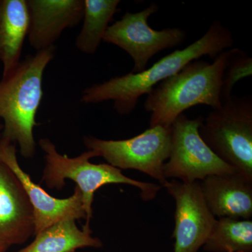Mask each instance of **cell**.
I'll use <instances>...</instances> for the list:
<instances>
[{
	"mask_svg": "<svg viewBox=\"0 0 252 252\" xmlns=\"http://www.w3.org/2000/svg\"><path fill=\"white\" fill-rule=\"evenodd\" d=\"M234 39L229 30L215 21L198 40L182 50H176L159 60L149 69L130 72L86 88L81 94L84 104L113 101L120 115H128L138 104L141 96L147 94L158 84L182 70L187 64L203 56L214 60L231 47Z\"/></svg>",
	"mask_w": 252,
	"mask_h": 252,
	"instance_id": "obj_1",
	"label": "cell"
},
{
	"mask_svg": "<svg viewBox=\"0 0 252 252\" xmlns=\"http://www.w3.org/2000/svg\"><path fill=\"white\" fill-rule=\"evenodd\" d=\"M56 54L55 46L28 55L0 81V118L4 121L1 137L18 144L23 157L36 154L34 127L43 97V77Z\"/></svg>",
	"mask_w": 252,
	"mask_h": 252,
	"instance_id": "obj_2",
	"label": "cell"
},
{
	"mask_svg": "<svg viewBox=\"0 0 252 252\" xmlns=\"http://www.w3.org/2000/svg\"><path fill=\"white\" fill-rule=\"evenodd\" d=\"M229 55L230 49L225 50L212 63L195 60L156 86L144 102V109L151 113L149 127H171L179 116L198 104L220 108L222 79Z\"/></svg>",
	"mask_w": 252,
	"mask_h": 252,
	"instance_id": "obj_3",
	"label": "cell"
},
{
	"mask_svg": "<svg viewBox=\"0 0 252 252\" xmlns=\"http://www.w3.org/2000/svg\"><path fill=\"white\" fill-rule=\"evenodd\" d=\"M39 145L44 152L46 165L42 180L49 189L61 190L65 180L76 183L82 195L83 206L86 212V224L83 229L91 230L90 221L93 217V203L96 190L106 185L123 184L140 189L144 200H153L161 187L146 183L126 177L122 170L109 164H94L89 161L96 157L91 150L77 157L69 158L60 154L55 144L47 138L41 139Z\"/></svg>",
	"mask_w": 252,
	"mask_h": 252,
	"instance_id": "obj_4",
	"label": "cell"
},
{
	"mask_svg": "<svg viewBox=\"0 0 252 252\" xmlns=\"http://www.w3.org/2000/svg\"><path fill=\"white\" fill-rule=\"evenodd\" d=\"M202 140L217 157L252 180V99L232 95L212 109L199 128Z\"/></svg>",
	"mask_w": 252,
	"mask_h": 252,
	"instance_id": "obj_5",
	"label": "cell"
},
{
	"mask_svg": "<svg viewBox=\"0 0 252 252\" xmlns=\"http://www.w3.org/2000/svg\"><path fill=\"white\" fill-rule=\"evenodd\" d=\"M171 139V127L154 126L126 140L86 136L84 143L88 150L94 152L96 157L103 158L112 166L144 172L163 186L168 181L163 175V165L170 156Z\"/></svg>",
	"mask_w": 252,
	"mask_h": 252,
	"instance_id": "obj_6",
	"label": "cell"
},
{
	"mask_svg": "<svg viewBox=\"0 0 252 252\" xmlns=\"http://www.w3.org/2000/svg\"><path fill=\"white\" fill-rule=\"evenodd\" d=\"M204 118L181 114L171 126V149L163 165V175L181 182L203 181L210 175L238 172L223 161L202 140L199 128Z\"/></svg>",
	"mask_w": 252,
	"mask_h": 252,
	"instance_id": "obj_7",
	"label": "cell"
},
{
	"mask_svg": "<svg viewBox=\"0 0 252 252\" xmlns=\"http://www.w3.org/2000/svg\"><path fill=\"white\" fill-rule=\"evenodd\" d=\"M159 10L157 4H151L140 12H127L119 21L109 26L103 41L125 51L132 58L134 67L130 72L145 70L155 55L163 50L180 46L185 40L187 32L180 28L152 29L149 18Z\"/></svg>",
	"mask_w": 252,
	"mask_h": 252,
	"instance_id": "obj_8",
	"label": "cell"
},
{
	"mask_svg": "<svg viewBox=\"0 0 252 252\" xmlns=\"http://www.w3.org/2000/svg\"><path fill=\"white\" fill-rule=\"evenodd\" d=\"M162 187L175 201L174 252H198L216 220L205 203L200 183L173 180Z\"/></svg>",
	"mask_w": 252,
	"mask_h": 252,
	"instance_id": "obj_9",
	"label": "cell"
},
{
	"mask_svg": "<svg viewBox=\"0 0 252 252\" xmlns=\"http://www.w3.org/2000/svg\"><path fill=\"white\" fill-rule=\"evenodd\" d=\"M0 161L6 164L14 172L26 190L34 214V235L62 220H86L82 195L77 186L69 198H54L34 183L31 176L20 166L16 144L2 137L0 141Z\"/></svg>",
	"mask_w": 252,
	"mask_h": 252,
	"instance_id": "obj_10",
	"label": "cell"
},
{
	"mask_svg": "<svg viewBox=\"0 0 252 252\" xmlns=\"http://www.w3.org/2000/svg\"><path fill=\"white\" fill-rule=\"evenodd\" d=\"M32 207L14 172L0 161V243L22 245L34 235Z\"/></svg>",
	"mask_w": 252,
	"mask_h": 252,
	"instance_id": "obj_11",
	"label": "cell"
},
{
	"mask_svg": "<svg viewBox=\"0 0 252 252\" xmlns=\"http://www.w3.org/2000/svg\"><path fill=\"white\" fill-rule=\"evenodd\" d=\"M28 39L36 51L54 46L64 30L82 21L84 0H26Z\"/></svg>",
	"mask_w": 252,
	"mask_h": 252,
	"instance_id": "obj_12",
	"label": "cell"
},
{
	"mask_svg": "<svg viewBox=\"0 0 252 252\" xmlns=\"http://www.w3.org/2000/svg\"><path fill=\"white\" fill-rule=\"evenodd\" d=\"M210 211L218 218L252 217V180L239 172L210 175L200 183Z\"/></svg>",
	"mask_w": 252,
	"mask_h": 252,
	"instance_id": "obj_13",
	"label": "cell"
},
{
	"mask_svg": "<svg viewBox=\"0 0 252 252\" xmlns=\"http://www.w3.org/2000/svg\"><path fill=\"white\" fill-rule=\"evenodd\" d=\"M29 27L26 0H0V61L3 75L21 62Z\"/></svg>",
	"mask_w": 252,
	"mask_h": 252,
	"instance_id": "obj_14",
	"label": "cell"
},
{
	"mask_svg": "<svg viewBox=\"0 0 252 252\" xmlns=\"http://www.w3.org/2000/svg\"><path fill=\"white\" fill-rule=\"evenodd\" d=\"M102 245L99 239L92 236V230L79 229L76 220H67L36 235L32 243L18 252H74L78 249L100 248Z\"/></svg>",
	"mask_w": 252,
	"mask_h": 252,
	"instance_id": "obj_15",
	"label": "cell"
},
{
	"mask_svg": "<svg viewBox=\"0 0 252 252\" xmlns=\"http://www.w3.org/2000/svg\"><path fill=\"white\" fill-rule=\"evenodd\" d=\"M120 2L119 0H84L83 26L75 41L78 50L85 54H95Z\"/></svg>",
	"mask_w": 252,
	"mask_h": 252,
	"instance_id": "obj_16",
	"label": "cell"
},
{
	"mask_svg": "<svg viewBox=\"0 0 252 252\" xmlns=\"http://www.w3.org/2000/svg\"><path fill=\"white\" fill-rule=\"evenodd\" d=\"M203 250L207 252H252V220L218 218Z\"/></svg>",
	"mask_w": 252,
	"mask_h": 252,
	"instance_id": "obj_17",
	"label": "cell"
},
{
	"mask_svg": "<svg viewBox=\"0 0 252 252\" xmlns=\"http://www.w3.org/2000/svg\"><path fill=\"white\" fill-rule=\"evenodd\" d=\"M252 59L239 49H230V55L222 79V104L232 97L235 84L240 79L251 77Z\"/></svg>",
	"mask_w": 252,
	"mask_h": 252,
	"instance_id": "obj_18",
	"label": "cell"
},
{
	"mask_svg": "<svg viewBox=\"0 0 252 252\" xmlns=\"http://www.w3.org/2000/svg\"><path fill=\"white\" fill-rule=\"evenodd\" d=\"M8 249L9 248L7 246H6L4 244L0 243V252H7Z\"/></svg>",
	"mask_w": 252,
	"mask_h": 252,
	"instance_id": "obj_19",
	"label": "cell"
},
{
	"mask_svg": "<svg viewBox=\"0 0 252 252\" xmlns=\"http://www.w3.org/2000/svg\"><path fill=\"white\" fill-rule=\"evenodd\" d=\"M3 124L0 123V141L1 140V136H2Z\"/></svg>",
	"mask_w": 252,
	"mask_h": 252,
	"instance_id": "obj_20",
	"label": "cell"
}]
</instances>
